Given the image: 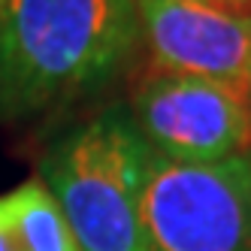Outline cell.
I'll return each mask as SVG.
<instances>
[{
    "instance_id": "6da1fadb",
    "label": "cell",
    "mask_w": 251,
    "mask_h": 251,
    "mask_svg": "<svg viewBox=\"0 0 251 251\" xmlns=\"http://www.w3.org/2000/svg\"><path fill=\"white\" fill-rule=\"evenodd\" d=\"M133 0H6L0 9V121L85 100L136 55Z\"/></svg>"
},
{
    "instance_id": "3957f363",
    "label": "cell",
    "mask_w": 251,
    "mask_h": 251,
    "mask_svg": "<svg viewBox=\"0 0 251 251\" xmlns=\"http://www.w3.org/2000/svg\"><path fill=\"white\" fill-rule=\"evenodd\" d=\"M142 233L149 251H251V154L188 164L149 149Z\"/></svg>"
},
{
    "instance_id": "277c9868",
    "label": "cell",
    "mask_w": 251,
    "mask_h": 251,
    "mask_svg": "<svg viewBox=\"0 0 251 251\" xmlns=\"http://www.w3.org/2000/svg\"><path fill=\"white\" fill-rule=\"evenodd\" d=\"M127 112L142 142L170 160L251 154V94L233 85L151 70L130 91Z\"/></svg>"
},
{
    "instance_id": "7a4b0ae2",
    "label": "cell",
    "mask_w": 251,
    "mask_h": 251,
    "mask_svg": "<svg viewBox=\"0 0 251 251\" xmlns=\"http://www.w3.org/2000/svg\"><path fill=\"white\" fill-rule=\"evenodd\" d=\"M40 167V182L58 200L79 251H149L142 233L149 146L127 106H106L61 133Z\"/></svg>"
},
{
    "instance_id": "ba28073f",
    "label": "cell",
    "mask_w": 251,
    "mask_h": 251,
    "mask_svg": "<svg viewBox=\"0 0 251 251\" xmlns=\"http://www.w3.org/2000/svg\"><path fill=\"white\" fill-rule=\"evenodd\" d=\"M218 6H227V9H236V12H251V0H212Z\"/></svg>"
},
{
    "instance_id": "5b68a950",
    "label": "cell",
    "mask_w": 251,
    "mask_h": 251,
    "mask_svg": "<svg viewBox=\"0 0 251 251\" xmlns=\"http://www.w3.org/2000/svg\"><path fill=\"white\" fill-rule=\"evenodd\" d=\"M133 9L154 70L251 94V12L212 0H133Z\"/></svg>"
},
{
    "instance_id": "52a82bcc",
    "label": "cell",
    "mask_w": 251,
    "mask_h": 251,
    "mask_svg": "<svg viewBox=\"0 0 251 251\" xmlns=\"http://www.w3.org/2000/svg\"><path fill=\"white\" fill-rule=\"evenodd\" d=\"M0 251H19V242H15L12 227H9V218H6L3 197H0Z\"/></svg>"
},
{
    "instance_id": "8992f818",
    "label": "cell",
    "mask_w": 251,
    "mask_h": 251,
    "mask_svg": "<svg viewBox=\"0 0 251 251\" xmlns=\"http://www.w3.org/2000/svg\"><path fill=\"white\" fill-rule=\"evenodd\" d=\"M3 206L19 251H79L58 200L40 178H27L3 194Z\"/></svg>"
},
{
    "instance_id": "9c48e42d",
    "label": "cell",
    "mask_w": 251,
    "mask_h": 251,
    "mask_svg": "<svg viewBox=\"0 0 251 251\" xmlns=\"http://www.w3.org/2000/svg\"><path fill=\"white\" fill-rule=\"evenodd\" d=\"M3 6H6V0H0V9H3Z\"/></svg>"
}]
</instances>
